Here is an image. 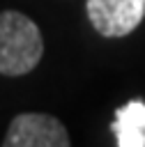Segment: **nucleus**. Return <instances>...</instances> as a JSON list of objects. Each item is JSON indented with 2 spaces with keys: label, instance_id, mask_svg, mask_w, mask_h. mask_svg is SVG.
I'll list each match as a JSON object with an SVG mask.
<instances>
[{
  "label": "nucleus",
  "instance_id": "7ed1b4c3",
  "mask_svg": "<svg viewBox=\"0 0 145 147\" xmlns=\"http://www.w3.org/2000/svg\"><path fill=\"white\" fill-rule=\"evenodd\" d=\"M85 9L101 37H124L145 18V0H87Z\"/></svg>",
  "mask_w": 145,
  "mask_h": 147
},
{
  "label": "nucleus",
  "instance_id": "f257e3e1",
  "mask_svg": "<svg viewBox=\"0 0 145 147\" xmlns=\"http://www.w3.org/2000/svg\"><path fill=\"white\" fill-rule=\"evenodd\" d=\"M44 55V39L32 18L21 11L0 14V74L23 76L32 71Z\"/></svg>",
  "mask_w": 145,
  "mask_h": 147
},
{
  "label": "nucleus",
  "instance_id": "20e7f679",
  "mask_svg": "<svg viewBox=\"0 0 145 147\" xmlns=\"http://www.w3.org/2000/svg\"><path fill=\"white\" fill-rule=\"evenodd\" d=\"M113 131L120 147H145V103L129 101L117 110Z\"/></svg>",
  "mask_w": 145,
  "mask_h": 147
},
{
  "label": "nucleus",
  "instance_id": "f03ea898",
  "mask_svg": "<svg viewBox=\"0 0 145 147\" xmlns=\"http://www.w3.org/2000/svg\"><path fill=\"white\" fill-rule=\"evenodd\" d=\"M5 147H67L69 133L58 117L46 113H21L12 119Z\"/></svg>",
  "mask_w": 145,
  "mask_h": 147
}]
</instances>
